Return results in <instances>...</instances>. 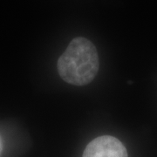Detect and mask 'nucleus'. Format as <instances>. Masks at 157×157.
I'll list each match as a JSON object with an SVG mask.
<instances>
[{
	"label": "nucleus",
	"instance_id": "1",
	"mask_svg": "<svg viewBox=\"0 0 157 157\" xmlns=\"http://www.w3.org/2000/svg\"><path fill=\"white\" fill-rule=\"evenodd\" d=\"M95 45L86 38L73 39L58 60V72L63 80L74 86L89 84L99 71Z\"/></svg>",
	"mask_w": 157,
	"mask_h": 157
},
{
	"label": "nucleus",
	"instance_id": "2",
	"mask_svg": "<svg viewBox=\"0 0 157 157\" xmlns=\"http://www.w3.org/2000/svg\"><path fill=\"white\" fill-rule=\"evenodd\" d=\"M82 157H128V152L115 137L104 135L92 140L86 147Z\"/></svg>",
	"mask_w": 157,
	"mask_h": 157
}]
</instances>
